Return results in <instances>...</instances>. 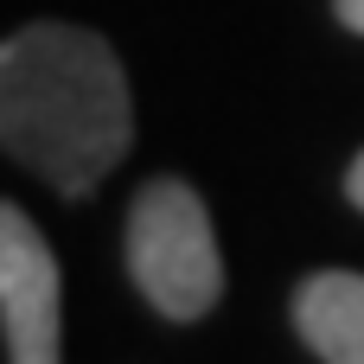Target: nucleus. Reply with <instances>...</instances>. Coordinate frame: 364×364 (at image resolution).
Listing matches in <instances>:
<instances>
[{"instance_id": "nucleus-4", "label": "nucleus", "mask_w": 364, "mask_h": 364, "mask_svg": "<svg viewBox=\"0 0 364 364\" xmlns=\"http://www.w3.org/2000/svg\"><path fill=\"white\" fill-rule=\"evenodd\" d=\"M294 333L320 364H364V275L320 269L294 288Z\"/></svg>"}, {"instance_id": "nucleus-2", "label": "nucleus", "mask_w": 364, "mask_h": 364, "mask_svg": "<svg viewBox=\"0 0 364 364\" xmlns=\"http://www.w3.org/2000/svg\"><path fill=\"white\" fill-rule=\"evenodd\" d=\"M122 256H128V275H134L141 301L166 320H205L224 294L218 230H211L205 198L186 179H147L134 192Z\"/></svg>"}, {"instance_id": "nucleus-5", "label": "nucleus", "mask_w": 364, "mask_h": 364, "mask_svg": "<svg viewBox=\"0 0 364 364\" xmlns=\"http://www.w3.org/2000/svg\"><path fill=\"white\" fill-rule=\"evenodd\" d=\"M333 13H339L346 32H364V0H333Z\"/></svg>"}, {"instance_id": "nucleus-1", "label": "nucleus", "mask_w": 364, "mask_h": 364, "mask_svg": "<svg viewBox=\"0 0 364 364\" xmlns=\"http://www.w3.org/2000/svg\"><path fill=\"white\" fill-rule=\"evenodd\" d=\"M134 147L115 45L90 26L32 19L0 38V154L64 198H90Z\"/></svg>"}, {"instance_id": "nucleus-3", "label": "nucleus", "mask_w": 364, "mask_h": 364, "mask_svg": "<svg viewBox=\"0 0 364 364\" xmlns=\"http://www.w3.org/2000/svg\"><path fill=\"white\" fill-rule=\"evenodd\" d=\"M0 333H6V364H64L58 256L13 198H0Z\"/></svg>"}, {"instance_id": "nucleus-6", "label": "nucleus", "mask_w": 364, "mask_h": 364, "mask_svg": "<svg viewBox=\"0 0 364 364\" xmlns=\"http://www.w3.org/2000/svg\"><path fill=\"white\" fill-rule=\"evenodd\" d=\"M346 198H352V205L364 211V154L352 160V173H346Z\"/></svg>"}]
</instances>
